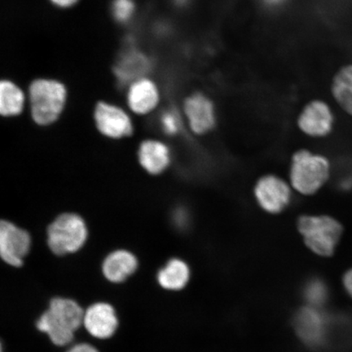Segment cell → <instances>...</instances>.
Here are the masks:
<instances>
[{"mask_svg":"<svg viewBox=\"0 0 352 352\" xmlns=\"http://www.w3.org/2000/svg\"><path fill=\"white\" fill-rule=\"evenodd\" d=\"M332 176V162L323 153L301 148L289 157L287 179L296 195L305 197L318 195Z\"/></svg>","mask_w":352,"mask_h":352,"instance_id":"6da1fadb","label":"cell"},{"mask_svg":"<svg viewBox=\"0 0 352 352\" xmlns=\"http://www.w3.org/2000/svg\"><path fill=\"white\" fill-rule=\"evenodd\" d=\"M296 228L306 248L321 258L336 254L345 232L340 220L327 214H299Z\"/></svg>","mask_w":352,"mask_h":352,"instance_id":"7a4b0ae2","label":"cell"},{"mask_svg":"<svg viewBox=\"0 0 352 352\" xmlns=\"http://www.w3.org/2000/svg\"><path fill=\"white\" fill-rule=\"evenodd\" d=\"M28 98L32 120L39 126H48L63 113L68 90L58 79L41 77L30 83Z\"/></svg>","mask_w":352,"mask_h":352,"instance_id":"3957f363","label":"cell"},{"mask_svg":"<svg viewBox=\"0 0 352 352\" xmlns=\"http://www.w3.org/2000/svg\"><path fill=\"white\" fill-rule=\"evenodd\" d=\"M85 312L72 299H52L48 309L36 323L41 332L45 333L56 346H65L72 342L74 333L83 324Z\"/></svg>","mask_w":352,"mask_h":352,"instance_id":"277c9868","label":"cell"},{"mask_svg":"<svg viewBox=\"0 0 352 352\" xmlns=\"http://www.w3.org/2000/svg\"><path fill=\"white\" fill-rule=\"evenodd\" d=\"M294 195L296 192L287 178L276 173L259 176L252 188L254 204L263 213L272 217L287 211L293 204Z\"/></svg>","mask_w":352,"mask_h":352,"instance_id":"5b68a950","label":"cell"},{"mask_svg":"<svg viewBox=\"0 0 352 352\" xmlns=\"http://www.w3.org/2000/svg\"><path fill=\"white\" fill-rule=\"evenodd\" d=\"M87 237V224L78 214H61L47 227L48 248L59 256L78 252L85 245Z\"/></svg>","mask_w":352,"mask_h":352,"instance_id":"8992f818","label":"cell"},{"mask_svg":"<svg viewBox=\"0 0 352 352\" xmlns=\"http://www.w3.org/2000/svg\"><path fill=\"white\" fill-rule=\"evenodd\" d=\"M331 312L310 306L301 308L294 320V327L305 344L314 350L330 349Z\"/></svg>","mask_w":352,"mask_h":352,"instance_id":"52a82bcc","label":"cell"},{"mask_svg":"<svg viewBox=\"0 0 352 352\" xmlns=\"http://www.w3.org/2000/svg\"><path fill=\"white\" fill-rule=\"evenodd\" d=\"M182 112L189 131L197 138H206L217 129L218 116L214 104L202 92L188 96L184 100Z\"/></svg>","mask_w":352,"mask_h":352,"instance_id":"ba28073f","label":"cell"},{"mask_svg":"<svg viewBox=\"0 0 352 352\" xmlns=\"http://www.w3.org/2000/svg\"><path fill=\"white\" fill-rule=\"evenodd\" d=\"M296 126L307 138L325 139L333 133L336 126V116L331 107L325 101L312 100L298 114Z\"/></svg>","mask_w":352,"mask_h":352,"instance_id":"9c48e42d","label":"cell"},{"mask_svg":"<svg viewBox=\"0 0 352 352\" xmlns=\"http://www.w3.org/2000/svg\"><path fill=\"white\" fill-rule=\"evenodd\" d=\"M30 233L16 224L2 220L0 223V255L8 265L19 267L32 248Z\"/></svg>","mask_w":352,"mask_h":352,"instance_id":"30bf717a","label":"cell"},{"mask_svg":"<svg viewBox=\"0 0 352 352\" xmlns=\"http://www.w3.org/2000/svg\"><path fill=\"white\" fill-rule=\"evenodd\" d=\"M94 120L100 133L110 139L129 138L133 133V123L129 114L107 101H99L96 104Z\"/></svg>","mask_w":352,"mask_h":352,"instance_id":"8fae6325","label":"cell"},{"mask_svg":"<svg viewBox=\"0 0 352 352\" xmlns=\"http://www.w3.org/2000/svg\"><path fill=\"white\" fill-rule=\"evenodd\" d=\"M153 63L147 54L133 45H129L118 56L113 66V74L118 85L127 87L138 79L148 76Z\"/></svg>","mask_w":352,"mask_h":352,"instance_id":"7c38bea8","label":"cell"},{"mask_svg":"<svg viewBox=\"0 0 352 352\" xmlns=\"http://www.w3.org/2000/svg\"><path fill=\"white\" fill-rule=\"evenodd\" d=\"M161 94L157 83L148 76L143 77L126 87L127 107L138 116H146L160 104Z\"/></svg>","mask_w":352,"mask_h":352,"instance_id":"4fadbf2b","label":"cell"},{"mask_svg":"<svg viewBox=\"0 0 352 352\" xmlns=\"http://www.w3.org/2000/svg\"><path fill=\"white\" fill-rule=\"evenodd\" d=\"M83 324L91 336L107 340L116 333L118 320L111 305L98 302L87 308L83 318Z\"/></svg>","mask_w":352,"mask_h":352,"instance_id":"5bb4252c","label":"cell"},{"mask_svg":"<svg viewBox=\"0 0 352 352\" xmlns=\"http://www.w3.org/2000/svg\"><path fill=\"white\" fill-rule=\"evenodd\" d=\"M138 160L148 174L160 175L169 169L173 153L168 144L157 140H147L140 145Z\"/></svg>","mask_w":352,"mask_h":352,"instance_id":"9a60e30c","label":"cell"},{"mask_svg":"<svg viewBox=\"0 0 352 352\" xmlns=\"http://www.w3.org/2000/svg\"><path fill=\"white\" fill-rule=\"evenodd\" d=\"M138 261L129 250H117L105 258L102 271L108 280L120 283L126 280L138 270Z\"/></svg>","mask_w":352,"mask_h":352,"instance_id":"2e32d148","label":"cell"},{"mask_svg":"<svg viewBox=\"0 0 352 352\" xmlns=\"http://www.w3.org/2000/svg\"><path fill=\"white\" fill-rule=\"evenodd\" d=\"M28 95L14 81L2 79L0 82V113L7 118L19 116L24 111Z\"/></svg>","mask_w":352,"mask_h":352,"instance_id":"e0dca14e","label":"cell"},{"mask_svg":"<svg viewBox=\"0 0 352 352\" xmlns=\"http://www.w3.org/2000/svg\"><path fill=\"white\" fill-rule=\"evenodd\" d=\"M190 279V268L182 258L170 259L166 265L158 272V283L162 288L168 290H179L186 287Z\"/></svg>","mask_w":352,"mask_h":352,"instance_id":"ac0fdd59","label":"cell"},{"mask_svg":"<svg viewBox=\"0 0 352 352\" xmlns=\"http://www.w3.org/2000/svg\"><path fill=\"white\" fill-rule=\"evenodd\" d=\"M331 94L343 111L352 117V65L343 66L333 76Z\"/></svg>","mask_w":352,"mask_h":352,"instance_id":"d6986e66","label":"cell"},{"mask_svg":"<svg viewBox=\"0 0 352 352\" xmlns=\"http://www.w3.org/2000/svg\"><path fill=\"white\" fill-rule=\"evenodd\" d=\"M302 294L307 306L323 308L331 297V289L327 280L320 277H314L307 281Z\"/></svg>","mask_w":352,"mask_h":352,"instance_id":"ffe728a7","label":"cell"},{"mask_svg":"<svg viewBox=\"0 0 352 352\" xmlns=\"http://www.w3.org/2000/svg\"><path fill=\"white\" fill-rule=\"evenodd\" d=\"M136 12L135 0H112L111 14L118 24L126 25L133 19Z\"/></svg>","mask_w":352,"mask_h":352,"instance_id":"44dd1931","label":"cell"},{"mask_svg":"<svg viewBox=\"0 0 352 352\" xmlns=\"http://www.w3.org/2000/svg\"><path fill=\"white\" fill-rule=\"evenodd\" d=\"M160 125L162 131L170 138H175L182 132L183 118L177 110L168 109L164 110L160 116Z\"/></svg>","mask_w":352,"mask_h":352,"instance_id":"7402d4cb","label":"cell"},{"mask_svg":"<svg viewBox=\"0 0 352 352\" xmlns=\"http://www.w3.org/2000/svg\"><path fill=\"white\" fill-rule=\"evenodd\" d=\"M173 221L176 227L180 230H186L191 222L189 211L184 208L176 209L173 213Z\"/></svg>","mask_w":352,"mask_h":352,"instance_id":"603a6c76","label":"cell"},{"mask_svg":"<svg viewBox=\"0 0 352 352\" xmlns=\"http://www.w3.org/2000/svg\"><path fill=\"white\" fill-rule=\"evenodd\" d=\"M341 283L346 296L352 301V266L343 272Z\"/></svg>","mask_w":352,"mask_h":352,"instance_id":"cb8c5ba5","label":"cell"},{"mask_svg":"<svg viewBox=\"0 0 352 352\" xmlns=\"http://www.w3.org/2000/svg\"><path fill=\"white\" fill-rule=\"evenodd\" d=\"M80 0H48L52 6L59 10H69L76 7Z\"/></svg>","mask_w":352,"mask_h":352,"instance_id":"d4e9b609","label":"cell"},{"mask_svg":"<svg viewBox=\"0 0 352 352\" xmlns=\"http://www.w3.org/2000/svg\"><path fill=\"white\" fill-rule=\"evenodd\" d=\"M67 352H99L98 350L95 349L94 346H92L89 344H86V343H82V344H78L70 349Z\"/></svg>","mask_w":352,"mask_h":352,"instance_id":"484cf974","label":"cell"},{"mask_svg":"<svg viewBox=\"0 0 352 352\" xmlns=\"http://www.w3.org/2000/svg\"><path fill=\"white\" fill-rule=\"evenodd\" d=\"M267 3L272 4V6H275V4L280 3L284 1V0H265Z\"/></svg>","mask_w":352,"mask_h":352,"instance_id":"4316f807","label":"cell"},{"mask_svg":"<svg viewBox=\"0 0 352 352\" xmlns=\"http://www.w3.org/2000/svg\"><path fill=\"white\" fill-rule=\"evenodd\" d=\"M174 2L179 6H184L188 2V0H174Z\"/></svg>","mask_w":352,"mask_h":352,"instance_id":"83f0119b","label":"cell"}]
</instances>
